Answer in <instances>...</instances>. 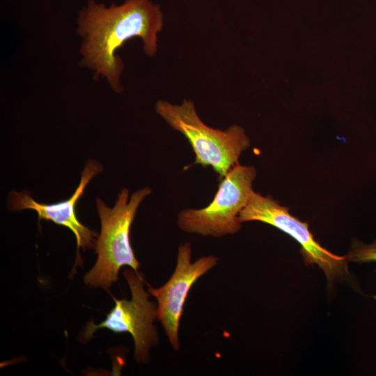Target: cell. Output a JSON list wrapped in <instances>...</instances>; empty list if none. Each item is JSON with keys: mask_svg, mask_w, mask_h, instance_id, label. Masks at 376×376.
<instances>
[{"mask_svg": "<svg viewBox=\"0 0 376 376\" xmlns=\"http://www.w3.org/2000/svg\"><path fill=\"white\" fill-rule=\"evenodd\" d=\"M191 246L188 242L178 249L176 264L171 276L162 286H149L148 292L157 300V320L175 350L180 347L179 329L183 308L190 289L196 281L215 267L219 258L202 256L191 261Z\"/></svg>", "mask_w": 376, "mask_h": 376, "instance_id": "cell-7", "label": "cell"}, {"mask_svg": "<svg viewBox=\"0 0 376 376\" xmlns=\"http://www.w3.org/2000/svg\"><path fill=\"white\" fill-rule=\"evenodd\" d=\"M157 114L174 130L182 134L195 155L193 164L210 166L220 178L237 163L242 153L250 146L243 127L233 125L225 130L205 125L191 100L180 104L159 100L155 104Z\"/></svg>", "mask_w": 376, "mask_h": 376, "instance_id": "cell-3", "label": "cell"}, {"mask_svg": "<svg viewBox=\"0 0 376 376\" xmlns=\"http://www.w3.org/2000/svg\"><path fill=\"white\" fill-rule=\"evenodd\" d=\"M102 169L97 162L88 161L81 172L79 184L72 196L56 203H38L28 194L13 191L8 198L10 209L13 211L33 210L37 212L39 220L52 221L70 229L76 237L78 249H91L94 246L96 233L77 219L75 207L87 185Z\"/></svg>", "mask_w": 376, "mask_h": 376, "instance_id": "cell-8", "label": "cell"}, {"mask_svg": "<svg viewBox=\"0 0 376 376\" xmlns=\"http://www.w3.org/2000/svg\"><path fill=\"white\" fill-rule=\"evenodd\" d=\"M163 24L160 6L150 0H125L109 7L89 0L77 19V32L81 38L79 64L93 71L96 79L104 78L114 92L121 93L124 65L117 50L139 37L144 53L154 56Z\"/></svg>", "mask_w": 376, "mask_h": 376, "instance_id": "cell-1", "label": "cell"}, {"mask_svg": "<svg viewBox=\"0 0 376 376\" xmlns=\"http://www.w3.org/2000/svg\"><path fill=\"white\" fill-rule=\"evenodd\" d=\"M131 292L130 299H117L115 306L98 324L88 322L84 332L85 340H89L94 332L101 328L116 333L127 332L134 343V359L138 363H146L150 359V349L159 341L156 327L157 304L148 299L150 293L144 288V279L138 271L127 268L123 271Z\"/></svg>", "mask_w": 376, "mask_h": 376, "instance_id": "cell-5", "label": "cell"}, {"mask_svg": "<svg viewBox=\"0 0 376 376\" xmlns=\"http://www.w3.org/2000/svg\"><path fill=\"white\" fill-rule=\"evenodd\" d=\"M256 170L252 166L237 163L221 178L210 203L203 208L185 209L177 217L179 228L187 233L221 237L234 235L241 228V210L252 193Z\"/></svg>", "mask_w": 376, "mask_h": 376, "instance_id": "cell-4", "label": "cell"}, {"mask_svg": "<svg viewBox=\"0 0 376 376\" xmlns=\"http://www.w3.org/2000/svg\"><path fill=\"white\" fill-rule=\"evenodd\" d=\"M239 219L242 223L256 221L267 224L291 236L301 245L305 262L318 265L329 282L349 274L347 255L337 256L322 246L314 239L308 224L291 215L287 207L274 198L253 191Z\"/></svg>", "mask_w": 376, "mask_h": 376, "instance_id": "cell-6", "label": "cell"}, {"mask_svg": "<svg viewBox=\"0 0 376 376\" xmlns=\"http://www.w3.org/2000/svg\"><path fill=\"white\" fill-rule=\"evenodd\" d=\"M151 192L149 187H144L129 198V189L123 188L112 208L100 198L96 199L101 230L95 245L96 263L84 278L86 285L107 290L118 280L122 267L138 271L139 263L131 246L130 228L140 204Z\"/></svg>", "mask_w": 376, "mask_h": 376, "instance_id": "cell-2", "label": "cell"}, {"mask_svg": "<svg viewBox=\"0 0 376 376\" xmlns=\"http://www.w3.org/2000/svg\"><path fill=\"white\" fill-rule=\"evenodd\" d=\"M347 256L351 262H376V240L370 244L355 240Z\"/></svg>", "mask_w": 376, "mask_h": 376, "instance_id": "cell-9", "label": "cell"}]
</instances>
